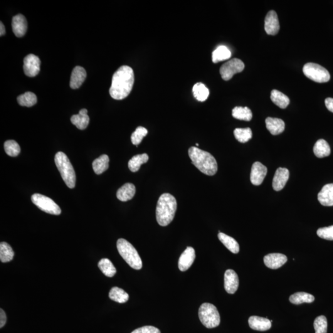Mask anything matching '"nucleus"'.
I'll return each mask as SVG.
<instances>
[{
    "mask_svg": "<svg viewBox=\"0 0 333 333\" xmlns=\"http://www.w3.org/2000/svg\"><path fill=\"white\" fill-rule=\"evenodd\" d=\"M192 92L194 98L201 102L206 101L209 95V89L202 83L195 84L192 88Z\"/></svg>",
    "mask_w": 333,
    "mask_h": 333,
    "instance_id": "72a5a7b5",
    "label": "nucleus"
},
{
    "mask_svg": "<svg viewBox=\"0 0 333 333\" xmlns=\"http://www.w3.org/2000/svg\"><path fill=\"white\" fill-rule=\"evenodd\" d=\"M231 56V51L226 46H220L212 53V61L217 63L230 58Z\"/></svg>",
    "mask_w": 333,
    "mask_h": 333,
    "instance_id": "c756f323",
    "label": "nucleus"
},
{
    "mask_svg": "<svg viewBox=\"0 0 333 333\" xmlns=\"http://www.w3.org/2000/svg\"><path fill=\"white\" fill-rule=\"evenodd\" d=\"M149 160V156L147 154L136 155L128 162V168L130 171L137 172L140 169L141 165L147 163Z\"/></svg>",
    "mask_w": 333,
    "mask_h": 333,
    "instance_id": "cd10ccee",
    "label": "nucleus"
},
{
    "mask_svg": "<svg viewBox=\"0 0 333 333\" xmlns=\"http://www.w3.org/2000/svg\"><path fill=\"white\" fill-rule=\"evenodd\" d=\"M4 148L6 154L11 157L17 156L21 152V148L18 143L14 140L6 141L4 143Z\"/></svg>",
    "mask_w": 333,
    "mask_h": 333,
    "instance_id": "4c0bfd02",
    "label": "nucleus"
},
{
    "mask_svg": "<svg viewBox=\"0 0 333 333\" xmlns=\"http://www.w3.org/2000/svg\"><path fill=\"white\" fill-rule=\"evenodd\" d=\"M313 327L315 333H327L328 322L327 318L323 315H320L315 318Z\"/></svg>",
    "mask_w": 333,
    "mask_h": 333,
    "instance_id": "58836bf2",
    "label": "nucleus"
},
{
    "mask_svg": "<svg viewBox=\"0 0 333 333\" xmlns=\"http://www.w3.org/2000/svg\"><path fill=\"white\" fill-rule=\"evenodd\" d=\"M318 200L323 206H333V184L322 187L318 194Z\"/></svg>",
    "mask_w": 333,
    "mask_h": 333,
    "instance_id": "aec40b11",
    "label": "nucleus"
},
{
    "mask_svg": "<svg viewBox=\"0 0 333 333\" xmlns=\"http://www.w3.org/2000/svg\"><path fill=\"white\" fill-rule=\"evenodd\" d=\"M265 31L270 36H275L280 31V23L278 15L274 11H270L266 14L265 19Z\"/></svg>",
    "mask_w": 333,
    "mask_h": 333,
    "instance_id": "ddd939ff",
    "label": "nucleus"
},
{
    "mask_svg": "<svg viewBox=\"0 0 333 333\" xmlns=\"http://www.w3.org/2000/svg\"><path fill=\"white\" fill-rule=\"evenodd\" d=\"M244 64L240 59L234 58L222 66L220 73L224 80L228 81L234 74L241 73L244 70Z\"/></svg>",
    "mask_w": 333,
    "mask_h": 333,
    "instance_id": "1a4fd4ad",
    "label": "nucleus"
},
{
    "mask_svg": "<svg viewBox=\"0 0 333 333\" xmlns=\"http://www.w3.org/2000/svg\"><path fill=\"white\" fill-rule=\"evenodd\" d=\"M303 73L307 78L317 83L328 82L330 79L329 72L322 66L315 63L305 64Z\"/></svg>",
    "mask_w": 333,
    "mask_h": 333,
    "instance_id": "0eeeda50",
    "label": "nucleus"
},
{
    "mask_svg": "<svg viewBox=\"0 0 333 333\" xmlns=\"http://www.w3.org/2000/svg\"><path fill=\"white\" fill-rule=\"evenodd\" d=\"M198 314L200 321L207 328L217 327L221 323L219 311L212 303H202L200 306Z\"/></svg>",
    "mask_w": 333,
    "mask_h": 333,
    "instance_id": "423d86ee",
    "label": "nucleus"
},
{
    "mask_svg": "<svg viewBox=\"0 0 333 333\" xmlns=\"http://www.w3.org/2000/svg\"><path fill=\"white\" fill-rule=\"evenodd\" d=\"M40 59L33 54H30L24 59V71L27 76L34 77L40 71Z\"/></svg>",
    "mask_w": 333,
    "mask_h": 333,
    "instance_id": "9d476101",
    "label": "nucleus"
},
{
    "mask_svg": "<svg viewBox=\"0 0 333 333\" xmlns=\"http://www.w3.org/2000/svg\"><path fill=\"white\" fill-rule=\"evenodd\" d=\"M14 253L9 244L1 242L0 244V260L2 263L9 262L13 259Z\"/></svg>",
    "mask_w": 333,
    "mask_h": 333,
    "instance_id": "f704fd0d",
    "label": "nucleus"
},
{
    "mask_svg": "<svg viewBox=\"0 0 333 333\" xmlns=\"http://www.w3.org/2000/svg\"><path fill=\"white\" fill-rule=\"evenodd\" d=\"M270 98L275 105L281 109L287 108L290 103V99L287 96L276 90L271 91Z\"/></svg>",
    "mask_w": 333,
    "mask_h": 333,
    "instance_id": "a878e982",
    "label": "nucleus"
},
{
    "mask_svg": "<svg viewBox=\"0 0 333 333\" xmlns=\"http://www.w3.org/2000/svg\"><path fill=\"white\" fill-rule=\"evenodd\" d=\"M232 115L236 119L250 121L253 118V113L248 107H235L232 111Z\"/></svg>",
    "mask_w": 333,
    "mask_h": 333,
    "instance_id": "473e14b6",
    "label": "nucleus"
},
{
    "mask_svg": "<svg viewBox=\"0 0 333 333\" xmlns=\"http://www.w3.org/2000/svg\"><path fill=\"white\" fill-rule=\"evenodd\" d=\"M0 310H1L0 311V328H2L6 324L7 318L4 310L1 308Z\"/></svg>",
    "mask_w": 333,
    "mask_h": 333,
    "instance_id": "37998d69",
    "label": "nucleus"
},
{
    "mask_svg": "<svg viewBox=\"0 0 333 333\" xmlns=\"http://www.w3.org/2000/svg\"><path fill=\"white\" fill-rule=\"evenodd\" d=\"M239 278L237 273L233 270L229 269L224 273V287L227 293L233 295L238 290Z\"/></svg>",
    "mask_w": 333,
    "mask_h": 333,
    "instance_id": "f8f14e48",
    "label": "nucleus"
},
{
    "mask_svg": "<svg viewBox=\"0 0 333 333\" xmlns=\"http://www.w3.org/2000/svg\"><path fill=\"white\" fill-rule=\"evenodd\" d=\"M86 78V72L82 67L76 66L71 74L70 86L73 89L80 88Z\"/></svg>",
    "mask_w": 333,
    "mask_h": 333,
    "instance_id": "6ab92c4d",
    "label": "nucleus"
},
{
    "mask_svg": "<svg viewBox=\"0 0 333 333\" xmlns=\"http://www.w3.org/2000/svg\"><path fill=\"white\" fill-rule=\"evenodd\" d=\"M131 333H161L158 328L152 326H145L136 329Z\"/></svg>",
    "mask_w": 333,
    "mask_h": 333,
    "instance_id": "79ce46f5",
    "label": "nucleus"
},
{
    "mask_svg": "<svg viewBox=\"0 0 333 333\" xmlns=\"http://www.w3.org/2000/svg\"><path fill=\"white\" fill-rule=\"evenodd\" d=\"M109 162H110V158L106 154L101 155L100 157L94 160L92 165L95 174L100 175L107 170L109 168Z\"/></svg>",
    "mask_w": 333,
    "mask_h": 333,
    "instance_id": "bb28decb",
    "label": "nucleus"
},
{
    "mask_svg": "<svg viewBox=\"0 0 333 333\" xmlns=\"http://www.w3.org/2000/svg\"><path fill=\"white\" fill-rule=\"evenodd\" d=\"M12 29L15 36L22 37L26 34L27 30V22L23 15L17 14L12 17Z\"/></svg>",
    "mask_w": 333,
    "mask_h": 333,
    "instance_id": "f3484780",
    "label": "nucleus"
},
{
    "mask_svg": "<svg viewBox=\"0 0 333 333\" xmlns=\"http://www.w3.org/2000/svg\"><path fill=\"white\" fill-rule=\"evenodd\" d=\"M234 135L239 142L244 143L251 139L253 132L250 128H238L234 130Z\"/></svg>",
    "mask_w": 333,
    "mask_h": 333,
    "instance_id": "e433bc0d",
    "label": "nucleus"
},
{
    "mask_svg": "<svg viewBox=\"0 0 333 333\" xmlns=\"http://www.w3.org/2000/svg\"><path fill=\"white\" fill-rule=\"evenodd\" d=\"M177 208V202L174 196L164 193L158 200L156 211L157 223L162 226H167L174 219Z\"/></svg>",
    "mask_w": 333,
    "mask_h": 333,
    "instance_id": "7ed1b4c3",
    "label": "nucleus"
},
{
    "mask_svg": "<svg viewBox=\"0 0 333 333\" xmlns=\"http://www.w3.org/2000/svg\"><path fill=\"white\" fill-rule=\"evenodd\" d=\"M136 192L135 185L127 183L123 185V186L118 189L117 192V197L120 201L126 202L129 201L134 197Z\"/></svg>",
    "mask_w": 333,
    "mask_h": 333,
    "instance_id": "5701e85b",
    "label": "nucleus"
},
{
    "mask_svg": "<svg viewBox=\"0 0 333 333\" xmlns=\"http://www.w3.org/2000/svg\"><path fill=\"white\" fill-rule=\"evenodd\" d=\"M134 80L133 69L128 66H121L112 76L110 89L111 97L117 100L127 98L132 90Z\"/></svg>",
    "mask_w": 333,
    "mask_h": 333,
    "instance_id": "f257e3e1",
    "label": "nucleus"
},
{
    "mask_svg": "<svg viewBox=\"0 0 333 333\" xmlns=\"http://www.w3.org/2000/svg\"><path fill=\"white\" fill-rule=\"evenodd\" d=\"M313 152L318 158L329 156L331 154L330 145L324 140H318L313 147Z\"/></svg>",
    "mask_w": 333,
    "mask_h": 333,
    "instance_id": "393cba45",
    "label": "nucleus"
},
{
    "mask_svg": "<svg viewBox=\"0 0 333 333\" xmlns=\"http://www.w3.org/2000/svg\"><path fill=\"white\" fill-rule=\"evenodd\" d=\"M188 154L192 164L202 173L209 176L216 174L218 165L216 159L209 152L194 147L189 148Z\"/></svg>",
    "mask_w": 333,
    "mask_h": 333,
    "instance_id": "f03ea898",
    "label": "nucleus"
},
{
    "mask_svg": "<svg viewBox=\"0 0 333 333\" xmlns=\"http://www.w3.org/2000/svg\"><path fill=\"white\" fill-rule=\"evenodd\" d=\"M31 199L32 202L42 211L56 216L61 213L60 207L48 197L36 193L32 195Z\"/></svg>",
    "mask_w": 333,
    "mask_h": 333,
    "instance_id": "6e6552de",
    "label": "nucleus"
},
{
    "mask_svg": "<svg viewBox=\"0 0 333 333\" xmlns=\"http://www.w3.org/2000/svg\"><path fill=\"white\" fill-rule=\"evenodd\" d=\"M117 248L120 255L131 267L138 270L142 268V259L132 244L124 239H118Z\"/></svg>",
    "mask_w": 333,
    "mask_h": 333,
    "instance_id": "20e7f679",
    "label": "nucleus"
},
{
    "mask_svg": "<svg viewBox=\"0 0 333 333\" xmlns=\"http://www.w3.org/2000/svg\"><path fill=\"white\" fill-rule=\"evenodd\" d=\"M314 300V296L304 292L296 293L290 297V302L296 305H299L303 303H312Z\"/></svg>",
    "mask_w": 333,
    "mask_h": 333,
    "instance_id": "c85d7f7f",
    "label": "nucleus"
},
{
    "mask_svg": "<svg viewBox=\"0 0 333 333\" xmlns=\"http://www.w3.org/2000/svg\"><path fill=\"white\" fill-rule=\"evenodd\" d=\"M218 238L222 243L232 253L238 254L239 253V244L233 238L226 235V234L221 233V232H219Z\"/></svg>",
    "mask_w": 333,
    "mask_h": 333,
    "instance_id": "b1692460",
    "label": "nucleus"
},
{
    "mask_svg": "<svg viewBox=\"0 0 333 333\" xmlns=\"http://www.w3.org/2000/svg\"><path fill=\"white\" fill-rule=\"evenodd\" d=\"M249 327L254 330L265 332L270 330L271 327V322L268 318L251 316L248 320Z\"/></svg>",
    "mask_w": 333,
    "mask_h": 333,
    "instance_id": "a211bd4d",
    "label": "nucleus"
},
{
    "mask_svg": "<svg viewBox=\"0 0 333 333\" xmlns=\"http://www.w3.org/2000/svg\"><path fill=\"white\" fill-rule=\"evenodd\" d=\"M54 161L67 186L69 188H74L75 186L76 175L68 156L63 152H58L55 155Z\"/></svg>",
    "mask_w": 333,
    "mask_h": 333,
    "instance_id": "39448f33",
    "label": "nucleus"
},
{
    "mask_svg": "<svg viewBox=\"0 0 333 333\" xmlns=\"http://www.w3.org/2000/svg\"><path fill=\"white\" fill-rule=\"evenodd\" d=\"M148 134L147 128L143 127H138L131 136V140L133 145L138 146L142 142L143 138Z\"/></svg>",
    "mask_w": 333,
    "mask_h": 333,
    "instance_id": "ea45409f",
    "label": "nucleus"
},
{
    "mask_svg": "<svg viewBox=\"0 0 333 333\" xmlns=\"http://www.w3.org/2000/svg\"><path fill=\"white\" fill-rule=\"evenodd\" d=\"M19 105L26 107H32L37 102V98L36 94L30 91L19 95L17 98Z\"/></svg>",
    "mask_w": 333,
    "mask_h": 333,
    "instance_id": "c9c22d12",
    "label": "nucleus"
},
{
    "mask_svg": "<svg viewBox=\"0 0 333 333\" xmlns=\"http://www.w3.org/2000/svg\"><path fill=\"white\" fill-rule=\"evenodd\" d=\"M195 259H196V254H195L194 248L192 247H187L180 257L179 260L180 270L185 271L188 270L193 263Z\"/></svg>",
    "mask_w": 333,
    "mask_h": 333,
    "instance_id": "2eb2a0df",
    "label": "nucleus"
},
{
    "mask_svg": "<svg viewBox=\"0 0 333 333\" xmlns=\"http://www.w3.org/2000/svg\"><path fill=\"white\" fill-rule=\"evenodd\" d=\"M99 268L102 271L104 275L108 277H113L115 275L117 270L110 259H102L98 264Z\"/></svg>",
    "mask_w": 333,
    "mask_h": 333,
    "instance_id": "2f4dec72",
    "label": "nucleus"
},
{
    "mask_svg": "<svg viewBox=\"0 0 333 333\" xmlns=\"http://www.w3.org/2000/svg\"><path fill=\"white\" fill-rule=\"evenodd\" d=\"M196 146H197V147H198V146H199L198 143H196Z\"/></svg>",
    "mask_w": 333,
    "mask_h": 333,
    "instance_id": "49530a36",
    "label": "nucleus"
},
{
    "mask_svg": "<svg viewBox=\"0 0 333 333\" xmlns=\"http://www.w3.org/2000/svg\"><path fill=\"white\" fill-rule=\"evenodd\" d=\"M88 111L86 109L81 110L78 114L72 116L71 122L80 130H85L88 127L90 117L87 115Z\"/></svg>",
    "mask_w": 333,
    "mask_h": 333,
    "instance_id": "4be33fe9",
    "label": "nucleus"
},
{
    "mask_svg": "<svg viewBox=\"0 0 333 333\" xmlns=\"http://www.w3.org/2000/svg\"><path fill=\"white\" fill-rule=\"evenodd\" d=\"M287 257L280 253L269 254L264 257L263 261L268 268L278 269L286 263Z\"/></svg>",
    "mask_w": 333,
    "mask_h": 333,
    "instance_id": "dca6fc26",
    "label": "nucleus"
},
{
    "mask_svg": "<svg viewBox=\"0 0 333 333\" xmlns=\"http://www.w3.org/2000/svg\"><path fill=\"white\" fill-rule=\"evenodd\" d=\"M266 174H267V168L263 165L261 163L256 162L254 163L252 167L251 172V182L252 184L256 186L262 184L264 179H265Z\"/></svg>",
    "mask_w": 333,
    "mask_h": 333,
    "instance_id": "9b49d317",
    "label": "nucleus"
},
{
    "mask_svg": "<svg viewBox=\"0 0 333 333\" xmlns=\"http://www.w3.org/2000/svg\"><path fill=\"white\" fill-rule=\"evenodd\" d=\"M266 127L271 135H278L285 130V123L278 118L267 117L265 120Z\"/></svg>",
    "mask_w": 333,
    "mask_h": 333,
    "instance_id": "412c9836",
    "label": "nucleus"
},
{
    "mask_svg": "<svg viewBox=\"0 0 333 333\" xmlns=\"http://www.w3.org/2000/svg\"><path fill=\"white\" fill-rule=\"evenodd\" d=\"M325 103L328 110L333 112V98H328L326 99Z\"/></svg>",
    "mask_w": 333,
    "mask_h": 333,
    "instance_id": "c03bdc74",
    "label": "nucleus"
},
{
    "mask_svg": "<svg viewBox=\"0 0 333 333\" xmlns=\"http://www.w3.org/2000/svg\"><path fill=\"white\" fill-rule=\"evenodd\" d=\"M5 33H6V30H5V27L3 24H2V22H1V23H0V36H4Z\"/></svg>",
    "mask_w": 333,
    "mask_h": 333,
    "instance_id": "a18cd8bd",
    "label": "nucleus"
},
{
    "mask_svg": "<svg viewBox=\"0 0 333 333\" xmlns=\"http://www.w3.org/2000/svg\"><path fill=\"white\" fill-rule=\"evenodd\" d=\"M290 177V172L286 168H278L273 177L272 186L276 191H281L285 186Z\"/></svg>",
    "mask_w": 333,
    "mask_h": 333,
    "instance_id": "4468645a",
    "label": "nucleus"
},
{
    "mask_svg": "<svg viewBox=\"0 0 333 333\" xmlns=\"http://www.w3.org/2000/svg\"><path fill=\"white\" fill-rule=\"evenodd\" d=\"M109 296L111 300L120 303L127 302L129 298L128 293L122 289L118 287H113L111 289Z\"/></svg>",
    "mask_w": 333,
    "mask_h": 333,
    "instance_id": "7c9ffc66",
    "label": "nucleus"
},
{
    "mask_svg": "<svg viewBox=\"0 0 333 333\" xmlns=\"http://www.w3.org/2000/svg\"><path fill=\"white\" fill-rule=\"evenodd\" d=\"M317 234L321 238L333 241V225L318 229Z\"/></svg>",
    "mask_w": 333,
    "mask_h": 333,
    "instance_id": "a19ab883",
    "label": "nucleus"
}]
</instances>
